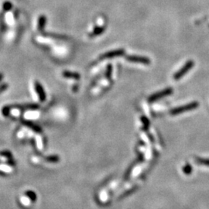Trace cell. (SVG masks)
Segmentation results:
<instances>
[{
	"instance_id": "cell-1",
	"label": "cell",
	"mask_w": 209,
	"mask_h": 209,
	"mask_svg": "<svg viewBox=\"0 0 209 209\" xmlns=\"http://www.w3.org/2000/svg\"><path fill=\"white\" fill-rule=\"evenodd\" d=\"M197 106H198V103L197 102H191V103H190V104H187V105H183V106L178 107V108H174V109H172L170 111V114L171 115L180 114V113L184 112L195 109V108H196Z\"/></svg>"
},
{
	"instance_id": "cell-2",
	"label": "cell",
	"mask_w": 209,
	"mask_h": 209,
	"mask_svg": "<svg viewBox=\"0 0 209 209\" xmlns=\"http://www.w3.org/2000/svg\"><path fill=\"white\" fill-rule=\"evenodd\" d=\"M193 66H194V62L192 61V60H189V61H187V63L185 64V65H184L183 67H181V68L180 69V71H177V73L174 75V78L175 79V80H178V79L182 78L187 72H188L192 68Z\"/></svg>"
},
{
	"instance_id": "cell-3",
	"label": "cell",
	"mask_w": 209,
	"mask_h": 209,
	"mask_svg": "<svg viewBox=\"0 0 209 209\" xmlns=\"http://www.w3.org/2000/svg\"><path fill=\"white\" fill-rule=\"evenodd\" d=\"M173 92V89L171 88H168L165 90H163V91L157 92V93H155L154 95H153L152 96L149 97V102H155L157 101V99H159V98H162L164 97L168 96L170 95V94H172Z\"/></svg>"
},
{
	"instance_id": "cell-4",
	"label": "cell",
	"mask_w": 209,
	"mask_h": 209,
	"mask_svg": "<svg viewBox=\"0 0 209 209\" xmlns=\"http://www.w3.org/2000/svg\"><path fill=\"white\" fill-rule=\"evenodd\" d=\"M129 61L135 62V63H141L144 65H149L150 64V60L147 57H140V56H128L126 57Z\"/></svg>"
},
{
	"instance_id": "cell-5",
	"label": "cell",
	"mask_w": 209,
	"mask_h": 209,
	"mask_svg": "<svg viewBox=\"0 0 209 209\" xmlns=\"http://www.w3.org/2000/svg\"><path fill=\"white\" fill-rule=\"evenodd\" d=\"M34 88H35V91L37 92V95L39 97V99L40 100V102H44L46 99V94L44 91V88H43L42 85L38 83L37 81L35 82V85H34Z\"/></svg>"
},
{
	"instance_id": "cell-6",
	"label": "cell",
	"mask_w": 209,
	"mask_h": 209,
	"mask_svg": "<svg viewBox=\"0 0 209 209\" xmlns=\"http://www.w3.org/2000/svg\"><path fill=\"white\" fill-rule=\"evenodd\" d=\"M124 50H112V51L107 52L105 54H102L101 56L102 59H108V58H113V57H118V56H121L124 54Z\"/></svg>"
},
{
	"instance_id": "cell-7",
	"label": "cell",
	"mask_w": 209,
	"mask_h": 209,
	"mask_svg": "<svg viewBox=\"0 0 209 209\" xmlns=\"http://www.w3.org/2000/svg\"><path fill=\"white\" fill-rule=\"evenodd\" d=\"M64 77L66 78H75V79H79L80 78V75L78 74L75 73V72H71V71H65L63 73Z\"/></svg>"
},
{
	"instance_id": "cell-8",
	"label": "cell",
	"mask_w": 209,
	"mask_h": 209,
	"mask_svg": "<svg viewBox=\"0 0 209 209\" xmlns=\"http://www.w3.org/2000/svg\"><path fill=\"white\" fill-rule=\"evenodd\" d=\"M46 24V17L44 16H39V20H38V24H37V26H38V29L39 30H42L44 29V26H45Z\"/></svg>"
},
{
	"instance_id": "cell-9",
	"label": "cell",
	"mask_w": 209,
	"mask_h": 209,
	"mask_svg": "<svg viewBox=\"0 0 209 209\" xmlns=\"http://www.w3.org/2000/svg\"><path fill=\"white\" fill-rule=\"evenodd\" d=\"M105 30V27H98V28H96V29H95V30L92 32V34H91V37H96V36H98L99 34H102L103 32H104Z\"/></svg>"
},
{
	"instance_id": "cell-10",
	"label": "cell",
	"mask_w": 209,
	"mask_h": 209,
	"mask_svg": "<svg viewBox=\"0 0 209 209\" xmlns=\"http://www.w3.org/2000/svg\"><path fill=\"white\" fill-rule=\"evenodd\" d=\"M2 114L5 117H8L9 114H10V108L9 106L3 107V109H2Z\"/></svg>"
},
{
	"instance_id": "cell-11",
	"label": "cell",
	"mask_w": 209,
	"mask_h": 209,
	"mask_svg": "<svg viewBox=\"0 0 209 209\" xmlns=\"http://www.w3.org/2000/svg\"><path fill=\"white\" fill-rule=\"evenodd\" d=\"M6 21H7L8 24L9 25H12V24H14V17H13V15L11 13H7L6 16Z\"/></svg>"
},
{
	"instance_id": "cell-12",
	"label": "cell",
	"mask_w": 209,
	"mask_h": 209,
	"mask_svg": "<svg viewBox=\"0 0 209 209\" xmlns=\"http://www.w3.org/2000/svg\"><path fill=\"white\" fill-rule=\"evenodd\" d=\"M3 9H4V10L9 11L11 9H12V4H11L9 2H6V3H3Z\"/></svg>"
},
{
	"instance_id": "cell-13",
	"label": "cell",
	"mask_w": 209,
	"mask_h": 209,
	"mask_svg": "<svg viewBox=\"0 0 209 209\" xmlns=\"http://www.w3.org/2000/svg\"><path fill=\"white\" fill-rule=\"evenodd\" d=\"M8 88V85L7 84H3V85H0V93L4 91H6Z\"/></svg>"
},
{
	"instance_id": "cell-14",
	"label": "cell",
	"mask_w": 209,
	"mask_h": 209,
	"mask_svg": "<svg viewBox=\"0 0 209 209\" xmlns=\"http://www.w3.org/2000/svg\"><path fill=\"white\" fill-rule=\"evenodd\" d=\"M111 73H112V66L109 65L108 67V71H107V74H106V76L108 77H110L111 76Z\"/></svg>"
},
{
	"instance_id": "cell-15",
	"label": "cell",
	"mask_w": 209,
	"mask_h": 209,
	"mask_svg": "<svg viewBox=\"0 0 209 209\" xmlns=\"http://www.w3.org/2000/svg\"><path fill=\"white\" fill-rule=\"evenodd\" d=\"M3 75H2V74H0V81H2V79H3Z\"/></svg>"
}]
</instances>
